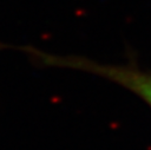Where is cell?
<instances>
[{
	"mask_svg": "<svg viewBox=\"0 0 151 150\" xmlns=\"http://www.w3.org/2000/svg\"><path fill=\"white\" fill-rule=\"evenodd\" d=\"M25 51L45 65L83 70L111 79L138 94L151 106V73L139 70L136 65L99 64L81 57L53 56L32 47H25Z\"/></svg>",
	"mask_w": 151,
	"mask_h": 150,
	"instance_id": "1",
	"label": "cell"
}]
</instances>
